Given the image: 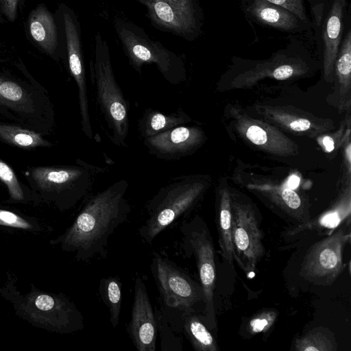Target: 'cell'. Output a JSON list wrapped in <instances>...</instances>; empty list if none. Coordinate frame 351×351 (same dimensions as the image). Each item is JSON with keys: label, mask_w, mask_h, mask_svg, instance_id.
Instances as JSON below:
<instances>
[{"label": "cell", "mask_w": 351, "mask_h": 351, "mask_svg": "<svg viewBox=\"0 0 351 351\" xmlns=\"http://www.w3.org/2000/svg\"><path fill=\"white\" fill-rule=\"evenodd\" d=\"M128 186V181L121 179L88 197L73 224L60 239L63 248L75 252L80 261L106 257L109 238L131 211L125 198Z\"/></svg>", "instance_id": "obj_1"}, {"label": "cell", "mask_w": 351, "mask_h": 351, "mask_svg": "<svg viewBox=\"0 0 351 351\" xmlns=\"http://www.w3.org/2000/svg\"><path fill=\"white\" fill-rule=\"evenodd\" d=\"M94 40V55L89 66L96 102L111 142L127 147L130 104L114 77L108 43L99 32Z\"/></svg>", "instance_id": "obj_2"}, {"label": "cell", "mask_w": 351, "mask_h": 351, "mask_svg": "<svg viewBox=\"0 0 351 351\" xmlns=\"http://www.w3.org/2000/svg\"><path fill=\"white\" fill-rule=\"evenodd\" d=\"M209 185L206 176H182L174 178L147 202V218L138 233L151 244L163 230L189 214Z\"/></svg>", "instance_id": "obj_3"}, {"label": "cell", "mask_w": 351, "mask_h": 351, "mask_svg": "<svg viewBox=\"0 0 351 351\" xmlns=\"http://www.w3.org/2000/svg\"><path fill=\"white\" fill-rule=\"evenodd\" d=\"M113 25L129 63L137 73H141L144 64H154L171 84L178 85L186 80L182 58L150 38L141 27L121 18H116Z\"/></svg>", "instance_id": "obj_4"}, {"label": "cell", "mask_w": 351, "mask_h": 351, "mask_svg": "<svg viewBox=\"0 0 351 351\" xmlns=\"http://www.w3.org/2000/svg\"><path fill=\"white\" fill-rule=\"evenodd\" d=\"M232 62L230 71L235 74L234 81L243 82L267 76L285 80L306 75L318 65L306 46L296 39H291L268 59L252 60L233 57Z\"/></svg>", "instance_id": "obj_5"}, {"label": "cell", "mask_w": 351, "mask_h": 351, "mask_svg": "<svg viewBox=\"0 0 351 351\" xmlns=\"http://www.w3.org/2000/svg\"><path fill=\"white\" fill-rule=\"evenodd\" d=\"M180 232L182 252L185 256H193L197 268L204 303L202 319L208 329L215 328L216 267L211 235L206 223L199 216L182 222Z\"/></svg>", "instance_id": "obj_6"}, {"label": "cell", "mask_w": 351, "mask_h": 351, "mask_svg": "<svg viewBox=\"0 0 351 351\" xmlns=\"http://www.w3.org/2000/svg\"><path fill=\"white\" fill-rule=\"evenodd\" d=\"M324 78L334 80V65L343 36L347 0H308Z\"/></svg>", "instance_id": "obj_7"}, {"label": "cell", "mask_w": 351, "mask_h": 351, "mask_svg": "<svg viewBox=\"0 0 351 351\" xmlns=\"http://www.w3.org/2000/svg\"><path fill=\"white\" fill-rule=\"evenodd\" d=\"M147 10L155 28L188 41L202 33L203 12L197 0H133Z\"/></svg>", "instance_id": "obj_8"}, {"label": "cell", "mask_w": 351, "mask_h": 351, "mask_svg": "<svg viewBox=\"0 0 351 351\" xmlns=\"http://www.w3.org/2000/svg\"><path fill=\"white\" fill-rule=\"evenodd\" d=\"M150 271L167 306L184 313H192L195 306L203 301L201 286L183 269L156 252L153 253Z\"/></svg>", "instance_id": "obj_9"}, {"label": "cell", "mask_w": 351, "mask_h": 351, "mask_svg": "<svg viewBox=\"0 0 351 351\" xmlns=\"http://www.w3.org/2000/svg\"><path fill=\"white\" fill-rule=\"evenodd\" d=\"M77 165L38 167L32 177L39 188L53 191L63 198L66 204L73 206L88 195L96 176L102 169L81 160Z\"/></svg>", "instance_id": "obj_10"}, {"label": "cell", "mask_w": 351, "mask_h": 351, "mask_svg": "<svg viewBox=\"0 0 351 351\" xmlns=\"http://www.w3.org/2000/svg\"><path fill=\"white\" fill-rule=\"evenodd\" d=\"M58 11L62 24L64 51L69 71L78 89L82 130L84 134L91 139L93 134L90 122L80 24L75 12L67 5H60Z\"/></svg>", "instance_id": "obj_11"}, {"label": "cell", "mask_w": 351, "mask_h": 351, "mask_svg": "<svg viewBox=\"0 0 351 351\" xmlns=\"http://www.w3.org/2000/svg\"><path fill=\"white\" fill-rule=\"evenodd\" d=\"M230 197L234 259L245 273L252 272L265 254L263 233L252 206Z\"/></svg>", "instance_id": "obj_12"}, {"label": "cell", "mask_w": 351, "mask_h": 351, "mask_svg": "<svg viewBox=\"0 0 351 351\" xmlns=\"http://www.w3.org/2000/svg\"><path fill=\"white\" fill-rule=\"evenodd\" d=\"M350 239L340 228L314 243L304 256L300 275L317 285H331L343 269V250Z\"/></svg>", "instance_id": "obj_13"}, {"label": "cell", "mask_w": 351, "mask_h": 351, "mask_svg": "<svg viewBox=\"0 0 351 351\" xmlns=\"http://www.w3.org/2000/svg\"><path fill=\"white\" fill-rule=\"evenodd\" d=\"M149 154L165 160L190 156L205 142L203 130L196 126L180 125L143 138Z\"/></svg>", "instance_id": "obj_14"}, {"label": "cell", "mask_w": 351, "mask_h": 351, "mask_svg": "<svg viewBox=\"0 0 351 351\" xmlns=\"http://www.w3.org/2000/svg\"><path fill=\"white\" fill-rule=\"evenodd\" d=\"M134 291L128 332L138 351H155L158 335L157 322L146 285L140 276L135 278Z\"/></svg>", "instance_id": "obj_15"}, {"label": "cell", "mask_w": 351, "mask_h": 351, "mask_svg": "<svg viewBox=\"0 0 351 351\" xmlns=\"http://www.w3.org/2000/svg\"><path fill=\"white\" fill-rule=\"evenodd\" d=\"M245 16L252 22L284 32L302 34L312 29V23H306L287 9L265 0L241 1Z\"/></svg>", "instance_id": "obj_16"}, {"label": "cell", "mask_w": 351, "mask_h": 351, "mask_svg": "<svg viewBox=\"0 0 351 351\" xmlns=\"http://www.w3.org/2000/svg\"><path fill=\"white\" fill-rule=\"evenodd\" d=\"M237 128L249 141L265 150L278 154L292 151L289 139L265 123L241 117L238 119Z\"/></svg>", "instance_id": "obj_17"}, {"label": "cell", "mask_w": 351, "mask_h": 351, "mask_svg": "<svg viewBox=\"0 0 351 351\" xmlns=\"http://www.w3.org/2000/svg\"><path fill=\"white\" fill-rule=\"evenodd\" d=\"M29 34L34 40L50 55L58 48V26L52 14L42 5H38L29 14Z\"/></svg>", "instance_id": "obj_18"}, {"label": "cell", "mask_w": 351, "mask_h": 351, "mask_svg": "<svg viewBox=\"0 0 351 351\" xmlns=\"http://www.w3.org/2000/svg\"><path fill=\"white\" fill-rule=\"evenodd\" d=\"M250 189L259 191L293 219L305 223L310 219L303 206L300 195L289 187H272L267 185L251 184Z\"/></svg>", "instance_id": "obj_19"}, {"label": "cell", "mask_w": 351, "mask_h": 351, "mask_svg": "<svg viewBox=\"0 0 351 351\" xmlns=\"http://www.w3.org/2000/svg\"><path fill=\"white\" fill-rule=\"evenodd\" d=\"M217 227L221 254L226 263L233 266L234 248L232 241L231 197L226 187L221 188L218 193Z\"/></svg>", "instance_id": "obj_20"}, {"label": "cell", "mask_w": 351, "mask_h": 351, "mask_svg": "<svg viewBox=\"0 0 351 351\" xmlns=\"http://www.w3.org/2000/svg\"><path fill=\"white\" fill-rule=\"evenodd\" d=\"M190 121L191 118L181 108L170 114H164L158 110L147 108L138 122V129L143 138L186 124Z\"/></svg>", "instance_id": "obj_21"}, {"label": "cell", "mask_w": 351, "mask_h": 351, "mask_svg": "<svg viewBox=\"0 0 351 351\" xmlns=\"http://www.w3.org/2000/svg\"><path fill=\"white\" fill-rule=\"evenodd\" d=\"M350 192L348 189L330 209L317 218L302 223L293 230L292 234L306 230H326L330 234L347 218L350 217Z\"/></svg>", "instance_id": "obj_22"}, {"label": "cell", "mask_w": 351, "mask_h": 351, "mask_svg": "<svg viewBox=\"0 0 351 351\" xmlns=\"http://www.w3.org/2000/svg\"><path fill=\"white\" fill-rule=\"evenodd\" d=\"M184 332L193 348L197 351H217L215 339L202 318L194 312L184 313Z\"/></svg>", "instance_id": "obj_23"}, {"label": "cell", "mask_w": 351, "mask_h": 351, "mask_svg": "<svg viewBox=\"0 0 351 351\" xmlns=\"http://www.w3.org/2000/svg\"><path fill=\"white\" fill-rule=\"evenodd\" d=\"M340 96H345L351 87V29L343 34L334 65V78Z\"/></svg>", "instance_id": "obj_24"}, {"label": "cell", "mask_w": 351, "mask_h": 351, "mask_svg": "<svg viewBox=\"0 0 351 351\" xmlns=\"http://www.w3.org/2000/svg\"><path fill=\"white\" fill-rule=\"evenodd\" d=\"M100 298L109 311L110 322L113 327L119 322L123 300L122 285L117 278H102L99 283Z\"/></svg>", "instance_id": "obj_25"}, {"label": "cell", "mask_w": 351, "mask_h": 351, "mask_svg": "<svg viewBox=\"0 0 351 351\" xmlns=\"http://www.w3.org/2000/svg\"><path fill=\"white\" fill-rule=\"evenodd\" d=\"M296 351H335V339L330 332L324 328H315L295 341Z\"/></svg>", "instance_id": "obj_26"}, {"label": "cell", "mask_w": 351, "mask_h": 351, "mask_svg": "<svg viewBox=\"0 0 351 351\" xmlns=\"http://www.w3.org/2000/svg\"><path fill=\"white\" fill-rule=\"evenodd\" d=\"M0 138L12 145L24 148L50 146V143L38 133L17 126L1 123Z\"/></svg>", "instance_id": "obj_27"}, {"label": "cell", "mask_w": 351, "mask_h": 351, "mask_svg": "<svg viewBox=\"0 0 351 351\" xmlns=\"http://www.w3.org/2000/svg\"><path fill=\"white\" fill-rule=\"evenodd\" d=\"M272 119L295 132H304L313 128L312 122L305 118L285 114L280 111L270 112Z\"/></svg>", "instance_id": "obj_28"}, {"label": "cell", "mask_w": 351, "mask_h": 351, "mask_svg": "<svg viewBox=\"0 0 351 351\" xmlns=\"http://www.w3.org/2000/svg\"><path fill=\"white\" fill-rule=\"evenodd\" d=\"M0 180L7 186L10 197L14 200L23 199V192L12 169L0 160Z\"/></svg>", "instance_id": "obj_29"}, {"label": "cell", "mask_w": 351, "mask_h": 351, "mask_svg": "<svg viewBox=\"0 0 351 351\" xmlns=\"http://www.w3.org/2000/svg\"><path fill=\"white\" fill-rule=\"evenodd\" d=\"M277 313L272 310H266L256 314L249 322V330L252 334L268 330L274 324Z\"/></svg>", "instance_id": "obj_30"}, {"label": "cell", "mask_w": 351, "mask_h": 351, "mask_svg": "<svg viewBox=\"0 0 351 351\" xmlns=\"http://www.w3.org/2000/svg\"><path fill=\"white\" fill-rule=\"evenodd\" d=\"M240 1L244 0H239ZM271 3L282 6L293 12L302 21L311 23L304 6L305 0H265Z\"/></svg>", "instance_id": "obj_31"}, {"label": "cell", "mask_w": 351, "mask_h": 351, "mask_svg": "<svg viewBox=\"0 0 351 351\" xmlns=\"http://www.w3.org/2000/svg\"><path fill=\"white\" fill-rule=\"evenodd\" d=\"M0 96L11 101H20L23 97L22 88L16 83L4 81L0 83Z\"/></svg>", "instance_id": "obj_32"}, {"label": "cell", "mask_w": 351, "mask_h": 351, "mask_svg": "<svg viewBox=\"0 0 351 351\" xmlns=\"http://www.w3.org/2000/svg\"><path fill=\"white\" fill-rule=\"evenodd\" d=\"M0 225L29 229L31 224L23 218L10 211L0 209Z\"/></svg>", "instance_id": "obj_33"}, {"label": "cell", "mask_w": 351, "mask_h": 351, "mask_svg": "<svg viewBox=\"0 0 351 351\" xmlns=\"http://www.w3.org/2000/svg\"><path fill=\"white\" fill-rule=\"evenodd\" d=\"M3 10L10 21H14L17 15L18 0H3Z\"/></svg>", "instance_id": "obj_34"}, {"label": "cell", "mask_w": 351, "mask_h": 351, "mask_svg": "<svg viewBox=\"0 0 351 351\" xmlns=\"http://www.w3.org/2000/svg\"><path fill=\"white\" fill-rule=\"evenodd\" d=\"M322 143L327 152H330L335 149V142L332 137L329 136H324Z\"/></svg>", "instance_id": "obj_35"}, {"label": "cell", "mask_w": 351, "mask_h": 351, "mask_svg": "<svg viewBox=\"0 0 351 351\" xmlns=\"http://www.w3.org/2000/svg\"><path fill=\"white\" fill-rule=\"evenodd\" d=\"M299 184V178L296 176H292L291 178L288 181V187L293 189L297 187Z\"/></svg>", "instance_id": "obj_36"}]
</instances>
